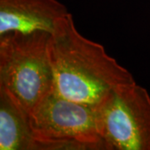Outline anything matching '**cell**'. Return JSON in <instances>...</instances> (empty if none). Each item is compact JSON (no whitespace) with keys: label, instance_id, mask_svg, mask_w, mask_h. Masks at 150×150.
I'll return each mask as SVG.
<instances>
[{"label":"cell","instance_id":"6da1fadb","mask_svg":"<svg viewBox=\"0 0 150 150\" xmlns=\"http://www.w3.org/2000/svg\"><path fill=\"white\" fill-rule=\"evenodd\" d=\"M48 47L54 91L69 100L96 106L112 89L135 82L102 44L79 32L70 13L49 35Z\"/></svg>","mask_w":150,"mask_h":150},{"label":"cell","instance_id":"7a4b0ae2","mask_svg":"<svg viewBox=\"0 0 150 150\" xmlns=\"http://www.w3.org/2000/svg\"><path fill=\"white\" fill-rule=\"evenodd\" d=\"M49 35L12 32L0 36V88L28 115L54 90Z\"/></svg>","mask_w":150,"mask_h":150},{"label":"cell","instance_id":"3957f363","mask_svg":"<svg viewBox=\"0 0 150 150\" xmlns=\"http://www.w3.org/2000/svg\"><path fill=\"white\" fill-rule=\"evenodd\" d=\"M33 150H106L95 106L69 100L54 89L28 115Z\"/></svg>","mask_w":150,"mask_h":150},{"label":"cell","instance_id":"277c9868","mask_svg":"<svg viewBox=\"0 0 150 150\" xmlns=\"http://www.w3.org/2000/svg\"><path fill=\"white\" fill-rule=\"evenodd\" d=\"M106 150H150V95L136 82L115 88L95 106Z\"/></svg>","mask_w":150,"mask_h":150},{"label":"cell","instance_id":"5b68a950","mask_svg":"<svg viewBox=\"0 0 150 150\" xmlns=\"http://www.w3.org/2000/svg\"><path fill=\"white\" fill-rule=\"evenodd\" d=\"M69 13L59 0H0V36L12 32L51 34Z\"/></svg>","mask_w":150,"mask_h":150},{"label":"cell","instance_id":"8992f818","mask_svg":"<svg viewBox=\"0 0 150 150\" xmlns=\"http://www.w3.org/2000/svg\"><path fill=\"white\" fill-rule=\"evenodd\" d=\"M0 149L33 150L28 114L0 88Z\"/></svg>","mask_w":150,"mask_h":150}]
</instances>
